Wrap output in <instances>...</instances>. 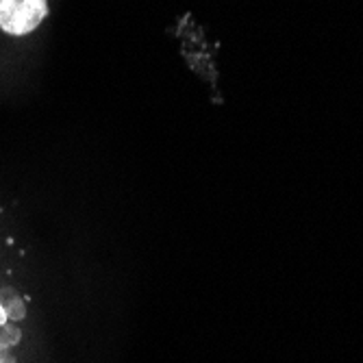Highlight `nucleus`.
<instances>
[{"instance_id": "f257e3e1", "label": "nucleus", "mask_w": 363, "mask_h": 363, "mask_svg": "<svg viewBox=\"0 0 363 363\" xmlns=\"http://www.w3.org/2000/svg\"><path fill=\"white\" fill-rule=\"evenodd\" d=\"M48 16V0H0V28L9 35H28Z\"/></svg>"}, {"instance_id": "f03ea898", "label": "nucleus", "mask_w": 363, "mask_h": 363, "mask_svg": "<svg viewBox=\"0 0 363 363\" xmlns=\"http://www.w3.org/2000/svg\"><path fill=\"white\" fill-rule=\"evenodd\" d=\"M5 322H7V313H5V307L0 305V326H3Z\"/></svg>"}]
</instances>
